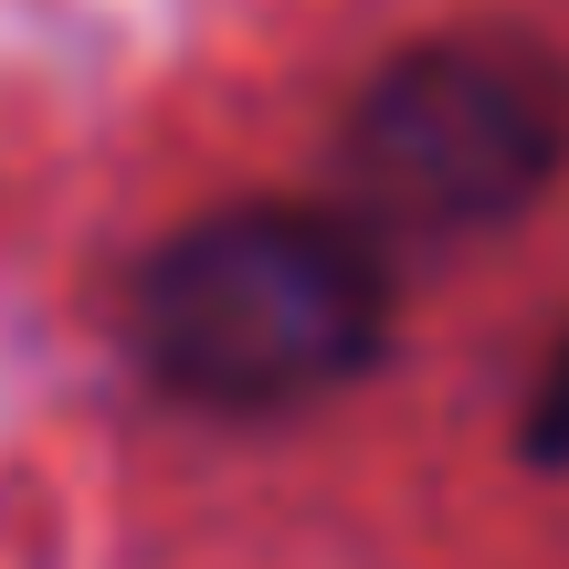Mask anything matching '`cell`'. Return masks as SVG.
I'll use <instances>...</instances> for the list:
<instances>
[{"mask_svg":"<svg viewBox=\"0 0 569 569\" xmlns=\"http://www.w3.org/2000/svg\"><path fill=\"white\" fill-rule=\"evenodd\" d=\"M569 159V74L517 32H453L401 53L348 117V190L401 232H486L528 211Z\"/></svg>","mask_w":569,"mask_h":569,"instance_id":"7a4b0ae2","label":"cell"},{"mask_svg":"<svg viewBox=\"0 0 569 569\" xmlns=\"http://www.w3.org/2000/svg\"><path fill=\"white\" fill-rule=\"evenodd\" d=\"M528 453L538 465H569V338L549 348V369H538V390H528Z\"/></svg>","mask_w":569,"mask_h":569,"instance_id":"3957f363","label":"cell"},{"mask_svg":"<svg viewBox=\"0 0 569 569\" xmlns=\"http://www.w3.org/2000/svg\"><path fill=\"white\" fill-rule=\"evenodd\" d=\"M127 327L169 401L296 411L390 348V264L348 211L243 201L148 253Z\"/></svg>","mask_w":569,"mask_h":569,"instance_id":"6da1fadb","label":"cell"}]
</instances>
